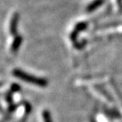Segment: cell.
Wrapping results in <instances>:
<instances>
[{
	"label": "cell",
	"instance_id": "obj_1",
	"mask_svg": "<svg viewBox=\"0 0 122 122\" xmlns=\"http://www.w3.org/2000/svg\"><path fill=\"white\" fill-rule=\"evenodd\" d=\"M13 75L15 77H18L19 79L25 81V82H28V83L35 84V85H37V86H45L48 85V81L45 79L38 78V77H36V76H30L29 74L20 71V70H18V69H15L14 70Z\"/></svg>",
	"mask_w": 122,
	"mask_h": 122
},
{
	"label": "cell",
	"instance_id": "obj_2",
	"mask_svg": "<svg viewBox=\"0 0 122 122\" xmlns=\"http://www.w3.org/2000/svg\"><path fill=\"white\" fill-rule=\"evenodd\" d=\"M18 18H19V15H18L17 13L14 14L11 18V21H10V32L11 33V35H15L16 33Z\"/></svg>",
	"mask_w": 122,
	"mask_h": 122
},
{
	"label": "cell",
	"instance_id": "obj_3",
	"mask_svg": "<svg viewBox=\"0 0 122 122\" xmlns=\"http://www.w3.org/2000/svg\"><path fill=\"white\" fill-rule=\"evenodd\" d=\"M21 42H22V37L21 36H16L14 40L13 43L11 45V50L12 52H15L16 50L19 48V47L20 46Z\"/></svg>",
	"mask_w": 122,
	"mask_h": 122
},
{
	"label": "cell",
	"instance_id": "obj_4",
	"mask_svg": "<svg viewBox=\"0 0 122 122\" xmlns=\"http://www.w3.org/2000/svg\"><path fill=\"white\" fill-rule=\"evenodd\" d=\"M103 3V0H95L94 2H92L87 7V10L88 11H92V10H94L95 9H97V7H99Z\"/></svg>",
	"mask_w": 122,
	"mask_h": 122
},
{
	"label": "cell",
	"instance_id": "obj_5",
	"mask_svg": "<svg viewBox=\"0 0 122 122\" xmlns=\"http://www.w3.org/2000/svg\"><path fill=\"white\" fill-rule=\"evenodd\" d=\"M42 118H43L44 122H52L51 115H50L49 111L43 110V112H42Z\"/></svg>",
	"mask_w": 122,
	"mask_h": 122
},
{
	"label": "cell",
	"instance_id": "obj_6",
	"mask_svg": "<svg viewBox=\"0 0 122 122\" xmlns=\"http://www.w3.org/2000/svg\"><path fill=\"white\" fill-rule=\"evenodd\" d=\"M19 86H17L16 84H14L13 86H12V89H13V91H17V90H19Z\"/></svg>",
	"mask_w": 122,
	"mask_h": 122
},
{
	"label": "cell",
	"instance_id": "obj_7",
	"mask_svg": "<svg viewBox=\"0 0 122 122\" xmlns=\"http://www.w3.org/2000/svg\"><path fill=\"white\" fill-rule=\"evenodd\" d=\"M0 86H1V83H0Z\"/></svg>",
	"mask_w": 122,
	"mask_h": 122
}]
</instances>
